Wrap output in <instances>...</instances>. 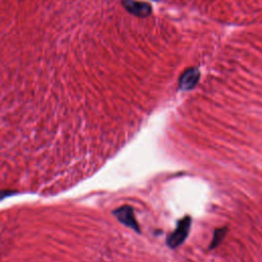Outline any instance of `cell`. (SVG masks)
<instances>
[{"mask_svg":"<svg viewBox=\"0 0 262 262\" xmlns=\"http://www.w3.org/2000/svg\"><path fill=\"white\" fill-rule=\"evenodd\" d=\"M191 225H192V220L190 216H186L184 220H182L179 223L177 230L174 231L167 239V245L171 249L178 248L185 242V240L187 239V237L189 235Z\"/></svg>","mask_w":262,"mask_h":262,"instance_id":"cell-1","label":"cell"},{"mask_svg":"<svg viewBox=\"0 0 262 262\" xmlns=\"http://www.w3.org/2000/svg\"><path fill=\"white\" fill-rule=\"evenodd\" d=\"M114 215L116 216L117 220L121 224H123L124 226H126V227H128L130 229H133L137 233L141 232L139 224H138V222L136 220L134 208H131L129 206L120 207L119 209L114 211Z\"/></svg>","mask_w":262,"mask_h":262,"instance_id":"cell-2","label":"cell"},{"mask_svg":"<svg viewBox=\"0 0 262 262\" xmlns=\"http://www.w3.org/2000/svg\"><path fill=\"white\" fill-rule=\"evenodd\" d=\"M225 234H226V230H218V231H216V233L214 235V239L212 241V245H211L210 248H214L218 244H220V242H222L223 238L225 237Z\"/></svg>","mask_w":262,"mask_h":262,"instance_id":"cell-3","label":"cell"}]
</instances>
